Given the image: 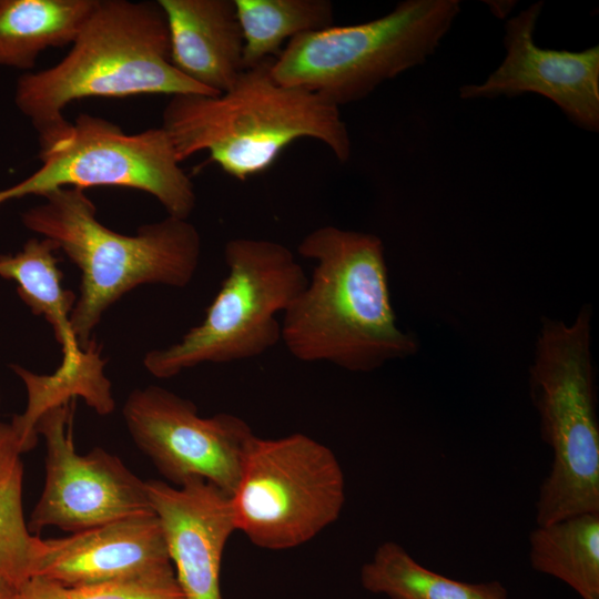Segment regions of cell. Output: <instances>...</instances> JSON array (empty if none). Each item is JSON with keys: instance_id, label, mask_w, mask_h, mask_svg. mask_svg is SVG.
Segmentation results:
<instances>
[{"instance_id": "603a6c76", "label": "cell", "mask_w": 599, "mask_h": 599, "mask_svg": "<svg viewBox=\"0 0 599 599\" xmlns=\"http://www.w3.org/2000/svg\"><path fill=\"white\" fill-rule=\"evenodd\" d=\"M493 13L497 17L504 18L514 7V1H488L487 2Z\"/></svg>"}, {"instance_id": "44dd1931", "label": "cell", "mask_w": 599, "mask_h": 599, "mask_svg": "<svg viewBox=\"0 0 599 599\" xmlns=\"http://www.w3.org/2000/svg\"><path fill=\"white\" fill-rule=\"evenodd\" d=\"M22 453L13 426L0 423V577L16 589L33 576L39 539L23 517Z\"/></svg>"}, {"instance_id": "7a4b0ae2", "label": "cell", "mask_w": 599, "mask_h": 599, "mask_svg": "<svg viewBox=\"0 0 599 599\" xmlns=\"http://www.w3.org/2000/svg\"><path fill=\"white\" fill-rule=\"evenodd\" d=\"M144 94L217 95L173 65L158 1L97 0L68 53L18 79L14 103L40 142L69 124L63 111L77 100Z\"/></svg>"}, {"instance_id": "5b68a950", "label": "cell", "mask_w": 599, "mask_h": 599, "mask_svg": "<svg viewBox=\"0 0 599 599\" xmlns=\"http://www.w3.org/2000/svg\"><path fill=\"white\" fill-rule=\"evenodd\" d=\"M591 311L576 319L545 318L529 376L540 436L552 464L539 486L537 526L599 514V425L590 353Z\"/></svg>"}, {"instance_id": "ffe728a7", "label": "cell", "mask_w": 599, "mask_h": 599, "mask_svg": "<svg viewBox=\"0 0 599 599\" xmlns=\"http://www.w3.org/2000/svg\"><path fill=\"white\" fill-rule=\"evenodd\" d=\"M243 35L244 70L275 59L282 44L333 27L328 0H234Z\"/></svg>"}, {"instance_id": "6da1fadb", "label": "cell", "mask_w": 599, "mask_h": 599, "mask_svg": "<svg viewBox=\"0 0 599 599\" xmlns=\"http://www.w3.org/2000/svg\"><path fill=\"white\" fill-rule=\"evenodd\" d=\"M297 252L315 265L281 322L293 357L364 373L416 353V341L396 323L378 236L324 225Z\"/></svg>"}, {"instance_id": "9a60e30c", "label": "cell", "mask_w": 599, "mask_h": 599, "mask_svg": "<svg viewBox=\"0 0 599 599\" xmlns=\"http://www.w3.org/2000/svg\"><path fill=\"white\" fill-rule=\"evenodd\" d=\"M57 251L58 245L52 240L32 237L17 254L0 255V276L17 282L20 298L34 315L43 316L52 326L63 356L51 374L53 382L73 395L90 397L108 382L104 362L94 342L85 351L77 342L71 326L77 298L72 291L62 287Z\"/></svg>"}, {"instance_id": "30bf717a", "label": "cell", "mask_w": 599, "mask_h": 599, "mask_svg": "<svg viewBox=\"0 0 599 599\" xmlns=\"http://www.w3.org/2000/svg\"><path fill=\"white\" fill-rule=\"evenodd\" d=\"M71 402L48 409L35 425L45 441V481L30 532L54 526L70 534L153 514L146 483L115 455L95 447L79 455L72 440Z\"/></svg>"}, {"instance_id": "7c38bea8", "label": "cell", "mask_w": 599, "mask_h": 599, "mask_svg": "<svg viewBox=\"0 0 599 599\" xmlns=\"http://www.w3.org/2000/svg\"><path fill=\"white\" fill-rule=\"evenodd\" d=\"M542 2L530 4L505 24L506 55L480 84L459 89L461 99L537 93L556 103L577 125L599 129V47L579 52L539 48L534 31Z\"/></svg>"}, {"instance_id": "8992f818", "label": "cell", "mask_w": 599, "mask_h": 599, "mask_svg": "<svg viewBox=\"0 0 599 599\" xmlns=\"http://www.w3.org/2000/svg\"><path fill=\"white\" fill-rule=\"evenodd\" d=\"M458 0H406L363 23L329 27L290 40L273 60V78L339 106L424 63L453 26Z\"/></svg>"}, {"instance_id": "9c48e42d", "label": "cell", "mask_w": 599, "mask_h": 599, "mask_svg": "<svg viewBox=\"0 0 599 599\" xmlns=\"http://www.w3.org/2000/svg\"><path fill=\"white\" fill-rule=\"evenodd\" d=\"M38 158V170L0 190V205L59 189L118 186L149 193L170 216L187 220L195 209L193 182L161 126L125 133L111 121L82 113L60 133L39 142Z\"/></svg>"}, {"instance_id": "5bb4252c", "label": "cell", "mask_w": 599, "mask_h": 599, "mask_svg": "<svg viewBox=\"0 0 599 599\" xmlns=\"http://www.w3.org/2000/svg\"><path fill=\"white\" fill-rule=\"evenodd\" d=\"M175 573L155 512L41 539L33 576L80 586ZM32 576V577H33Z\"/></svg>"}, {"instance_id": "e0dca14e", "label": "cell", "mask_w": 599, "mask_h": 599, "mask_svg": "<svg viewBox=\"0 0 599 599\" xmlns=\"http://www.w3.org/2000/svg\"><path fill=\"white\" fill-rule=\"evenodd\" d=\"M97 0H0V65L34 67L40 53L71 45Z\"/></svg>"}, {"instance_id": "4fadbf2b", "label": "cell", "mask_w": 599, "mask_h": 599, "mask_svg": "<svg viewBox=\"0 0 599 599\" xmlns=\"http://www.w3.org/2000/svg\"><path fill=\"white\" fill-rule=\"evenodd\" d=\"M145 483L184 599H223L221 562L236 530L231 496L201 478L181 486L154 479Z\"/></svg>"}, {"instance_id": "cb8c5ba5", "label": "cell", "mask_w": 599, "mask_h": 599, "mask_svg": "<svg viewBox=\"0 0 599 599\" xmlns=\"http://www.w3.org/2000/svg\"><path fill=\"white\" fill-rule=\"evenodd\" d=\"M16 588L0 577V599H13Z\"/></svg>"}, {"instance_id": "8fae6325", "label": "cell", "mask_w": 599, "mask_h": 599, "mask_svg": "<svg viewBox=\"0 0 599 599\" xmlns=\"http://www.w3.org/2000/svg\"><path fill=\"white\" fill-rule=\"evenodd\" d=\"M122 413L135 445L169 481L201 478L232 495L254 437L244 419L201 417L193 402L156 385L132 390Z\"/></svg>"}, {"instance_id": "d6986e66", "label": "cell", "mask_w": 599, "mask_h": 599, "mask_svg": "<svg viewBox=\"0 0 599 599\" xmlns=\"http://www.w3.org/2000/svg\"><path fill=\"white\" fill-rule=\"evenodd\" d=\"M364 589L389 599H508L499 581L469 583L434 572L395 541L383 542L361 569Z\"/></svg>"}, {"instance_id": "3957f363", "label": "cell", "mask_w": 599, "mask_h": 599, "mask_svg": "<svg viewBox=\"0 0 599 599\" xmlns=\"http://www.w3.org/2000/svg\"><path fill=\"white\" fill-rule=\"evenodd\" d=\"M274 59L245 69L217 95L171 97L161 128L180 162L206 151L227 175L245 181L267 171L294 141L314 139L345 162L351 139L339 106L321 94L278 83Z\"/></svg>"}, {"instance_id": "ba28073f", "label": "cell", "mask_w": 599, "mask_h": 599, "mask_svg": "<svg viewBox=\"0 0 599 599\" xmlns=\"http://www.w3.org/2000/svg\"><path fill=\"white\" fill-rule=\"evenodd\" d=\"M345 497L344 473L329 447L302 433L254 435L231 504L237 531L260 548L285 550L335 522Z\"/></svg>"}, {"instance_id": "2e32d148", "label": "cell", "mask_w": 599, "mask_h": 599, "mask_svg": "<svg viewBox=\"0 0 599 599\" xmlns=\"http://www.w3.org/2000/svg\"><path fill=\"white\" fill-rule=\"evenodd\" d=\"M164 11L173 65L215 94L244 71L243 35L234 0H158Z\"/></svg>"}, {"instance_id": "52a82bcc", "label": "cell", "mask_w": 599, "mask_h": 599, "mask_svg": "<svg viewBox=\"0 0 599 599\" xmlns=\"http://www.w3.org/2000/svg\"><path fill=\"white\" fill-rule=\"evenodd\" d=\"M227 276L204 319L182 338L148 352L145 369L166 379L204 363L257 357L281 341L284 313L307 277L294 254L270 240L237 237L224 246Z\"/></svg>"}, {"instance_id": "7402d4cb", "label": "cell", "mask_w": 599, "mask_h": 599, "mask_svg": "<svg viewBox=\"0 0 599 599\" xmlns=\"http://www.w3.org/2000/svg\"><path fill=\"white\" fill-rule=\"evenodd\" d=\"M13 599H184L175 573L110 582L64 586L33 576Z\"/></svg>"}, {"instance_id": "ac0fdd59", "label": "cell", "mask_w": 599, "mask_h": 599, "mask_svg": "<svg viewBox=\"0 0 599 599\" xmlns=\"http://www.w3.org/2000/svg\"><path fill=\"white\" fill-rule=\"evenodd\" d=\"M529 561L534 570L561 580L581 599H599V514L537 526L529 536Z\"/></svg>"}, {"instance_id": "277c9868", "label": "cell", "mask_w": 599, "mask_h": 599, "mask_svg": "<svg viewBox=\"0 0 599 599\" xmlns=\"http://www.w3.org/2000/svg\"><path fill=\"white\" fill-rule=\"evenodd\" d=\"M42 199L22 213V223L55 242L81 271L80 295L71 313L81 349L92 344L91 334L105 311L136 286L184 287L193 280L202 242L187 220L167 215L125 235L98 220L97 207L84 190L59 189Z\"/></svg>"}]
</instances>
